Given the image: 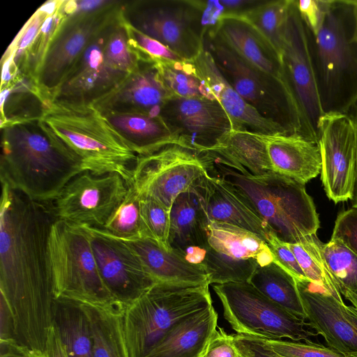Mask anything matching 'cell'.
Instances as JSON below:
<instances>
[{
  "mask_svg": "<svg viewBox=\"0 0 357 357\" xmlns=\"http://www.w3.org/2000/svg\"><path fill=\"white\" fill-rule=\"evenodd\" d=\"M56 219L52 202L33 200L1 182V296L13 314L17 341L43 352L54 324L48 239Z\"/></svg>",
  "mask_w": 357,
  "mask_h": 357,
  "instance_id": "obj_1",
  "label": "cell"
},
{
  "mask_svg": "<svg viewBox=\"0 0 357 357\" xmlns=\"http://www.w3.org/2000/svg\"><path fill=\"white\" fill-rule=\"evenodd\" d=\"M1 181L30 199L52 202L84 169L54 141L39 119L1 124Z\"/></svg>",
  "mask_w": 357,
  "mask_h": 357,
  "instance_id": "obj_2",
  "label": "cell"
},
{
  "mask_svg": "<svg viewBox=\"0 0 357 357\" xmlns=\"http://www.w3.org/2000/svg\"><path fill=\"white\" fill-rule=\"evenodd\" d=\"M39 119L84 171L95 175L116 173L130 185L138 155L91 103L48 102Z\"/></svg>",
  "mask_w": 357,
  "mask_h": 357,
  "instance_id": "obj_3",
  "label": "cell"
},
{
  "mask_svg": "<svg viewBox=\"0 0 357 357\" xmlns=\"http://www.w3.org/2000/svg\"><path fill=\"white\" fill-rule=\"evenodd\" d=\"M199 156L208 174L231 183L248 197L280 239L305 245L318 237L319 215L305 185L273 171L254 176L244 169L236 170L207 151Z\"/></svg>",
  "mask_w": 357,
  "mask_h": 357,
  "instance_id": "obj_4",
  "label": "cell"
},
{
  "mask_svg": "<svg viewBox=\"0 0 357 357\" xmlns=\"http://www.w3.org/2000/svg\"><path fill=\"white\" fill-rule=\"evenodd\" d=\"M308 33L324 114H349L357 103V42L353 40L351 1L332 0L319 31L314 36Z\"/></svg>",
  "mask_w": 357,
  "mask_h": 357,
  "instance_id": "obj_5",
  "label": "cell"
},
{
  "mask_svg": "<svg viewBox=\"0 0 357 357\" xmlns=\"http://www.w3.org/2000/svg\"><path fill=\"white\" fill-rule=\"evenodd\" d=\"M208 287L157 282L127 306L124 327L130 357H146L179 322L212 305Z\"/></svg>",
  "mask_w": 357,
  "mask_h": 357,
  "instance_id": "obj_6",
  "label": "cell"
},
{
  "mask_svg": "<svg viewBox=\"0 0 357 357\" xmlns=\"http://www.w3.org/2000/svg\"><path fill=\"white\" fill-rule=\"evenodd\" d=\"M204 47L227 82L263 117L279 125L287 135L312 140L289 83L250 65L213 36H205Z\"/></svg>",
  "mask_w": 357,
  "mask_h": 357,
  "instance_id": "obj_7",
  "label": "cell"
},
{
  "mask_svg": "<svg viewBox=\"0 0 357 357\" xmlns=\"http://www.w3.org/2000/svg\"><path fill=\"white\" fill-rule=\"evenodd\" d=\"M48 259L55 299L91 304L114 301L100 278L83 226L57 218L49 234Z\"/></svg>",
  "mask_w": 357,
  "mask_h": 357,
  "instance_id": "obj_8",
  "label": "cell"
},
{
  "mask_svg": "<svg viewBox=\"0 0 357 357\" xmlns=\"http://www.w3.org/2000/svg\"><path fill=\"white\" fill-rule=\"evenodd\" d=\"M121 15L127 24L184 60L193 61L204 49L208 29L200 0L123 1Z\"/></svg>",
  "mask_w": 357,
  "mask_h": 357,
  "instance_id": "obj_9",
  "label": "cell"
},
{
  "mask_svg": "<svg viewBox=\"0 0 357 357\" xmlns=\"http://www.w3.org/2000/svg\"><path fill=\"white\" fill-rule=\"evenodd\" d=\"M225 319L239 335L313 342L318 335L303 319L274 303L249 282L213 284Z\"/></svg>",
  "mask_w": 357,
  "mask_h": 357,
  "instance_id": "obj_10",
  "label": "cell"
},
{
  "mask_svg": "<svg viewBox=\"0 0 357 357\" xmlns=\"http://www.w3.org/2000/svg\"><path fill=\"white\" fill-rule=\"evenodd\" d=\"M122 4L121 1H107L95 10L75 11L63 20L34 79L43 104L52 100L78 57L97 33L120 14Z\"/></svg>",
  "mask_w": 357,
  "mask_h": 357,
  "instance_id": "obj_11",
  "label": "cell"
},
{
  "mask_svg": "<svg viewBox=\"0 0 357 357\" xmlns=\"http://www.w3.org/2000/svg\"><path fill=\"white\" fill-rule=\"evenodd\" d=\"M203 262L210 284L249 282L259 266L274 261L265 240L229 224L210 221Z\"/></svg>",
  "mask_w": 357,
  "mask_h": 357,
  "instance_id": "obj_12",
  "label": "cell"
},
{
  "mask_svg": "<svg viewBox=\"0 0 357 357\" xmlns=\"http://www.w3.org/2000/svg\"><path fill=\"white\" fill-rule=\"evenodd\" d=\"M206 173L197 153L169 145L137 156L130 185L139 197L151 198L171 211L176 197L195 187Z\"/></svg>",
  "mask_w": 357,
  "mask_h": 357,
  "instance_id": "obj_13",
  "label": "cell"
},
{
  "mask_svg": "<svg viewBox=\"0 0 357 357\" xmlns=\"http://www.w3.org/2000/svg\"><path fill=\"white\" fill-rule=\"evenodd\" d=\"M321 180L327 197L337 204L353 199L357 173V125L351 114L325 113L317 123Z\"/></svg>",
  "mask_w": 357,
  "mask_h": 357,
  "instance_id": "obj_14",
  "label": "cell"
},
{
  "mask_svg": "<svg viewBox=\"0 0 357 357\" xmlns=\"http://www.w3.org/2000/svg\"><path fill=\"white\" fill-rule=\"evenodd\" d=\"M128 190L118 174L95 175L86 170L70 180L52 203L58 219L102 229Z\"/></svg>",
  "mask_w": 357,
  "mask_h": 357,
  "instance_id": "obj_15",
  "label": "cell"
},
{
  "mask_svg": "<svg viewBox=\"0 0 357 357\" xmlns=\"http://www.w3.org/2000/svg\"><path fill=\"white\" fill-rule=\"evenodd\" d=\"M83 227L89 233L100 278L114 301L126 307L157 283L125 241L101 229Z\"/></svg>",
  "mask_w": 357,
  "mask_h": 357,
  "instance_id": "obj_16",
  "label": "cell"
},
{
  "mask_svg": "<svg viewBox=\"0 0 357 357\" xmlns=\"http://www.w3.org/2000/svg\"><path fill=\"white\" fill-rule=\"evenodd\" d=\"M284 69L311 139L319 143L317 123L324 114L310 52L309 33L293 0L282 52Z\"/></svg>",
  "mask_w": 357,
  "mask_h": 357,
  "instance_id": "obj_17",
  "label": "cell"
},
{
  "mask_svg": "<svg viewBox=\"0 0 357 357\" xmlns=\"http://www.w3.org/2000/svg\"><path fill=\"white\" fill-rule=\"evenodd\" d=\"M160 116L177 136L179 146L196 153L211 151L232 130L216 99L173 98Z\"/></svg>",
  "mask_w": 357,
  "mask_h": 357,
  "instance_id": "obj_18",
  "label": "cell"
},
{
  "mask_svg": "<svg viewBox=\"0 0 357 357\" xmlns=\"http://www.w3.org/2000/svg\"><path fill=\"white\" fill-rule=\"evenodd\" d=\"M120 15L121 13L90 42L52 101L92 103L116 88L128 75L119 70L105 53L107 37Z\"/></svg>",
  "mask_w": 357,
  "mask_h": 357,
  "instance_id": "obj_19",
  "label": "cell"
},
{
  "mask_svg": "<svg viewBox=\"0 0 357 357\" xmlns=\"http://www.w3.org/2000/svg\"><path fill=\"white\" fill-rule=\"evenodd\" d=\"M295 280L310 327L328 347L344 355L357 353V310L308 280Z\"/></svg>",
  "mask_w": 357,
  "mask_h": 357,
  "instance_id": "obj_20",
  "label": "cell"
},
{
  "mask_svg": "<svg viewBox=\"0 0 357 357\" xmlns=\"http://www.w3.org/2000/svg\"><path fill=\"white\" fill-rule=\"evenodd\" d=\"M136 68L113 90L91 104L101 113H142L160 116L175 98L164 84L155 62L139 56Z\"/></svg>",
  "mask_w": 357,
  "mask_h": 357,
  "instance_id": "obj_21",
  "label": "cell"
},
{
  "mask_svg": "<svg viewBox=\"0 0 357 357\" xmlns=\"http://www.w3.org/2000/svg\"><path fill=\"white\" fill-rule=\"evenodd\" d=\"M197 187L209 221L236 226L266 240L271 229L251 202L234 185L207 172Z\"/></svg>",
  "mask_w": 357,
  "mask_h": 357,
  "instance_id": "obj_22",
  "label": "cell"
},
{
  "mask_svg": "<svg viewBox=\"0 0 357 357\" xmlns=\"http://www.w3.org/2000/svg\"><path fill=\"white\" fill-rule=\"evenodd\" d=\"M206 36L216 38L250 65L289 83L281 56L268 40L243 17H222Z\"/></svg>",
  "mask_w": 357,
  "mask_h": 357,
  "instance_id": "obj_23",
  "label": "cell"
},
{
  "mask_svg": "<svg viewBox=\"0 0 357 357\" xmlns=\"http://www.w3.org/2000/svg\"><path fill=\"white\" fill-rule=\"evenodd\" d=\"M193 63L197 72L229 116L232 130L264 135L287 134L279 125L263 117L227 82L205 48Z\"/></svg>",
  "mask_w": 357,
  "mask_h": 357,
  "instance_id": "obj_24",
  "label": "cell"
},
{
  "mask_svg": "<svg viewBox=\"0 0 357 357\" xmlns=\"http://www.w3.org/2000/svg\"><path fill=\"white\" fill-rule=\"evenodd\" d=\"M273 172L305 185L321 171L319 144L298 135H265Z\"/></svg>",
  "mask_w": 357,
  "mask_h": 357,
  "instance_id": "obj_25",
  "label": "cell"
},
{
  "mask_svg": "<svg viewBox=\"0 0 357 357\" xmlns=\"http://www.w3.org/2000/svg\"><path fill=\"white\" fill-rule=\"evenodd\" d=\"M121 240L135 251L156 282L210 284L204 264L189 263L181 252H167L148 238Z\"/></svg>",
  "mask_w": 357,
  "mask_h": 357,
  "instance_id": "obj_26",
  "label": "cell"
},
{
  "mask_svg": "<svg viewBox=\"0 0 357 357\" xmlns=\"http://www.w3.org/2000/svg\"><path fill=\"white\" fill-rule=\"evenodd\" d=\"M102 114L138 156L153 153L169 145L179 146L177 136L160 116L142 113Z\"/></svg>",
  "mask_w": 357,
  "mask_h": 357,
  "instance_id": "obj_27",
  "label": "cell"
},
{
  "mask_svg": "<svg viewBox=\"0 0 357 357\" xmlns=\"http://www.w3.org/2000/svg\"><path fill=\"white\" fill-rule=\"evenodd\" d=\"M213 305L187 317L175 326L146 357H199L216 330Z\"/></svg>",
  "mask_w": 357,
  "mask_h": 357,
  "instance_id": "obj_28",
  "label": "cell"
},
{
  "mask_svg": "<svg viewBox=\"0 0 357 357\" xmlns=\"http://www.w3.org/2000/svg\"><path fill=\"white\" fill-rule=\"evenodd\" d=\"M78 303L88 319L93 357H130L124 327L126 307L116 301Z\"/></svg>",
  "mask_w": 357,
  "mask_h": 357,
  "instance_id": "obj_29",
  "label": "cell"
},
{
  "mask_svg": "<svg viewBox=\"0 0 357 357\" xmlns=\"http://www.w3.org/2000/svg\"><path fill=\"white\" fill-rule=\"evenodd\" d=\"M209 220L197 185L179 195L170 211L169 244L183 254L189 247L206 248Z\"/></svg>",
  "mask_w": 357,
  "mask_h": 357,
  "instance_id": "obj_30",
  "label": "cell"
},
{
  "mask_svg": "<svg viewBox=\"0 0 357 357\" xmlns=\"http://www.w3.org/2000/svg\"><path fill=\"white\" fill-rule=\"evenodd\" d=\"M264 135L231 130L207 152L233 169H244L254 176H260L273 171Z\"/></svg>",
  "mask_w": 357,
  "mask_h": 357,
  "instance_id": "obj_31",
  "label": "cell"
},
{
  "mask_svg": "<svg viewBox=\"0 0 357 357\" xmlns=\"http://www.w3.org/2000/svg\"><path fill=\"white\" fill-rule=\"evenodd\" d=\"M54 325L68 357H93L88 319L77 302L55 299Z\"/></svg>",
  "mask_w": 357,
  "mask_h": 357,
  "instance_id": "obj_32",
  "label": "cell"
},
{
  "mask_svg": "<svg viewBox=\"0 0 357 357\" xmlns=\"http://www.w3.org/2000/svg\"><path fill=\"white\" fill-rule=\"evenodd\" d=\"M249 283L274 303L306 321L295 279L276 263L259 266Z\"/></svg>",
  "mask_w": 357,
  "mask_h": 357,
  "instance_id": "obj_33",
  "label": "cell"
},
{
  "mask_svg": "<svg viewBox=\"0 0 357 357\" xmlns=\"http://www.w3.org/2000/svg\"><path fill=\"white\" fill-rule=\"evenodd\" d=\"M151 59L164 84L175 98L216 99L198 75L192 61Z\"/></svg>",
  "mask_w": 357,
  "mask_h": 357,
  "instance_id": "obj_34",
  "label": "cell"
},
{
  "mask_svg": "<svg viewBox=\"0 0 357 357\" xmlns=\"http://www.w3.org/2000/svg\"><path fill=\"white\" fill-rule=\"evenodd\" d=\"M322 252L341 296L357 310V255L342 243L333 240L323 243Z\"/></svg>",
  "mask_w": 357,
  "mask_h": 357,
  "instance_id": "obj_35",
  "label": "cell"
},
{
  "mask_svg": "<svg viewBox=\"0 0 357 357\" xmlns=\"http://www.w3.org/2000/svg\"><path fill=\"white\" fill-rule=\"evenodd\" d=\"M293 0H264L242 17L273 45L282 57L284 34Z\"/></svg>",
  "mask_w": 357,
  "mask_h": 357,
  "instance_id": "obj_36",
  "label": "cell"
},
{
  "mask_svg": "<svg viewBox=\"0 0 357 357\" xmlns=\"http://www.w3.org/2000/svg\"><path fill=\"white\" fill-rule=\"evenodd\" d=\"M287 244L308 280L342 298L325 261L323 243L318 237L305 245Z\"/></svg>",
  "mask_w": 357,
  "mask_h": 357,
  "instance_id": "obj_37",
  "label": "cell"
},
{
  "mask_svg": "<svg viewBox=\"0 0 357 357\" xmlns=\"http://www.w3.org/2000/svg\"><path fill=\"white\" fill-rule=\"evenodd\" d=\"M101 229L120 239L143 238L140 198L132 186Z\"/></svg>",
  "mask_w": 357,
  "mask_h": 357,
  "instance_id": "obj_38",
  "label": "cell"
},
{
  "mask_svg": "<svg viewBox=\"0 0 357 357\" xmlns=\"http://www.w3.org/2000/svg\"><path fill=\"white\" fill-rule=\"evenodd\" d=\"M140 198V214L143 238L154 241L162 249L170 252V211L155 200Z\"/></svg>",
  "mask_w": 357,
  "mask_h": 357,
  "instance_id": "obj_39",
  "label": "cell"
},
{
  "mask_svg": "<svg viewBox=\"0 0 357 357\" xmlns=\"http://www.w3.org/2000/svg\"><path fill=\"white\" fill-rule=\"evenodd\" d=\"M199 357H253V355L239 334L229 335L219 328L213 332Z\"/></svg>",
  "mask_w": 357,
  "mask_h": 357,
  "instance_id": "obj_40",
  "label": "cell"
},
{
  "mask_svg": "<svg viewBox=\"0 0 357 357\" xmlns=\"http://www.w3.org/2000/svg\"><path fill=\"white\" fill-rule=\"evenodd\" d=\"M263 340L271 349L281 357H347V355L314 342L264 339Z\"/></svg>",
  "mask_w": 357,
  "mask_h": 357,
  "instance_id": "obj_41",
  "label": "cell"
},
{
  "mask_svg": "<svg viewBox=\"0 0 357 357\" xmlns=\"http://www.w3.org/2000/svg\"><path fill=\"white\" fill-rule=\"evenodd\" d=\"M123 22L130 46L137 55L169 61L184 60L160 41L135 29L124 20Z\"/></svg>",
  "mask_w": 357,
  "mask_h": 357,
  "instance_id": "obj_42",
  "label": "cell"
},
{
  "mask_svg": "<svg viewBox=\"0 0 357 357\" xmlns=\"http://www.w3.org/2000/svg\"><path fill=\"white\" fill-rule=\"evenodd\" d=\"M274 258V261L296 280H306L302 268L298 264L288 244L271 231L266 240Z\"/></svg>",
  "mask_w": 357,
  "mask_h": 357,
  "instance_id": "obj_43",
  "label": "cell"
},
{
  "mask_svg": "<svg viewBox=\"0 0 357 357\" xmlns=\"http://www.w3.org/2000/svg\"><path fill=\"white\" fill-rule=\"evenodd\" d=\"M331 240L342 243L357 255V208L352 206L338 214Z\"/></svg>",
  "mask_w": 357,
  "mask_h": 357,
  "instance_id": "obj_44",
  "label": "cell"
},
{
  "mask_svg": "<svg viewBox=\"0 0 357 357\" xmlns=\"http://www.w3.org/2000/svg\"><path fill=\"white\" fill-rule=\"evenodd\" d=\"M331 1H295L299 14L312 35H316L321 27L331 6Z\"/></svg>",
  "mask_w": 357,
  "mask_h": 357,
  "instance_id": "obj_45",
  "label": "cell"
},
{
  "mask_svg": "<svg viewBox=\"0 0 357 357\" xmlns=\"http://www.w3.org/2000/svg\"><path fill=\"white\" fill-rule=\"evenodd\" d=\"M264 0H220L214 1L220 15L243 16L251 9L261 4Z\"/></svg>",
  "mask_w": 357,
  "mask_h": 357,
  "instance_id": "obj_46",
  "label": "cell"
},
{
  "mask_svg": "<svg viewBox=\"0 0 357 357\" xmlns=\"http://www.w3.org/2000/svg\"><path fill=\"white\" fill-rule=\"evenodd\" d=\"M0 357H48L45 352L32 349L15 340H0Z\"/></svg>",
  "mask_w": 357,
  "mask_h": 357,
  "instance_id": "obj_47",
  "label": "cell"
},
{
  "mask_svg": "<svg viewBox=\"0 0 357 357\" xmlns=\"http://www.w3.org/2000/svg\"><path fill=\"white\" fill-rule=\"evenodd\" d=\"M15 340V324L11 311L4 300L0 298V340Z\"/></svg>",
  "mask_w": 357,
  "mask_h": 357,
  "instance_id": "obj_48",
  "label": "cell"
},
{
  "mask_svg": "<svg viewBox=\"0 0 357 357\" xmlns=\"http://www.w3.org/2000/svg\"><path fill=\"white\" fill-rule=\"evenodd\" d=\"M45 353L48 357H68L54 324L47 333Z\"/></svg>",
  "mask_w": 357,
  "mask_h": 357,
  "instance_id": "obj_49",
  "label": "cell"
},
{
  "mask_svg": "<svg viewBox=\"0 0 357 357\" xmlns=\"http://www.w3.org/2000/svg\"><path fill=\"white\" fill-rule=\"evenodd\" d=\"M243 340L248 345L253 357H281L271 349L263 339L240 335Z\"/></svg>",
  "mask_w": 357,
  "mask_h": 357,
  "instance_id": "obj_50",
  "label": "cell"
},
{
  "mask_svg": "<svg viewBox=\"0 0 357 357\" xmlns=\"http://www.w3.org/2000/svg\"><path fill=\"white\" fill-rule=\"evenodd\" d=\"M206 254V250L204 247L192 246L185 249L183 255L185 259L193 264H203Z\"/></svg>",
  "mask_w": 357,
  "mask_h": 357,
  "instance_id": "obj_51",
  "label": "cell"
},
{
  "mask_svg": "<svg viewBox=\"0 0 357 357\" xmlns=\"http://www.w3.org/2000/svg\"><path fill=\"white\" fill-rule=\"evenodd\" d=\"M352 6L354 17V34L353 40L357 42V0H350Z\"/></svg>",
  "mask_w": 357,
  "mask_h": 357,
  "instance_id": "obj_52",
  "label": "cell"
},
{
  "mask_svg": "<svg viewBox=\"0 0 357 357\" xmlns=\"http://www.w3.org/2000/svg\"><path fill=\"white\" fill-rule=\"evenodd\" d=\"M351 114L353 117L354 118L356 125H357V103L354 106V107L352 109ZM353 207L357 208V173H356V181H355V185H354V196H353Z\"/></svg>",
  "mask_w": 357,
  "mask_h": 357,
  "instance_id": "obj_53",
  "label": "cell"
},
{
  "mask_svg": "<svg viewBox=\"0 0 357 357\" xmlns=\"http://www.w3.org/2000/svg\"><path fill=\"white\" fill-rule=\"evenodd\" d=\"M347 357H357V353L348 354Z\"/></svg>",
  "mask_w": 357,
  "mask_h": 357,
  "instance_id": "obj_54",
  "label": "cell"
}]
</instances>
